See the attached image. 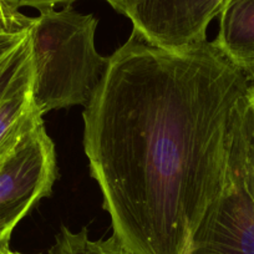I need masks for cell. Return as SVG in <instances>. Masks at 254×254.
<instances>
[{
  "mask_svg": "<svg viewBox=\"0 0 254 254\" xmlns=\"http://www.w3.org/2000/svg\"><path fill=\"white\" fill-rule=\"evenodd\" d=\"M251 75L213 41L173 53L132 30L84 110V148L114 237L185 254L226 182Z\"/></svg>",
  "mask_w": 254,
  "mask_h": 254,
  "instance_id": "1",
  "label": "cell"
},
{
  "mask_svg": "<svg viewBox=\"0 0 254 254\" xmlns=\"http://www.w3.org/2000/svg\"><path fill=\"white\" fill-rule=\"evenodd\" d=\"M31 82L33 75L0 102V163L29 131L43 122L34 106Z\"/></svg>",
  "mask_w": 254,
  "mask_h": 254,
  "instance_id": "7",
  "label": "cell"
},
{
  "mask_svg": "<svg viewBox=\"0 0 254 254\" xmlns=\"http://www.w3.org/2000/svg\"><path fill=\"white\" fill-rule=\"evenodd\" d=\"M28 31H23V33H1L0 34V54L8 53V51L13 50L14 48L23 43L24 39L28 36Z\"/></svg>",
  "mask_w": 254,
  "mask_h": 254,
  "instance_id": "13",
  "label": "cell"
},
{
  "mask_svg": "<svg viewBox=\"0 0 254 254\" xmlns=\"http://www.w3.org/2000/svg\"><path fill=\"white\" fill-rule=\"evenodd\" d=\"M227 0H122L121 14L146 41L173 53L207 41Z\"/></svg>",
  "mask_w": 254,
  "mask_h": 254,
  "instance_id": "5",
  "label": "cell"
},
{
  "mask_svg": "<svg viewBox=\"0 0 254 254\" xmlns=\"http://www.w3.org/2000/svg\"><path fill=\"white\" fill-rule=\"evenodd\" d=\"M11 254H21V253H16V252H11Z\"/></svg>",
  "mask_w": 254,
  "mask_h": 254,
  "instance_id": "16",
  "label": "cell"
},
{
  "mask_svg": "<svg viewBox=\"0 0 254 254\" xmlns=\"http://www.w3.org/2000/svg\"><path fill=\"white\" fill-rule=\"evenodd\" d=\"M244 180L247 188L254 201V127L249 136L248 145L246 151V161H244Z\"/></svg>",
  "mask_w": 254,
  "mask_h": 254,
  "instance_id": "12",
  "label": "cell"
},
{
  "mask_svg": "<svg viewBox=\"0 0 254 254\" xmlns=\"http://www.w3.org/2000/svg\"><path fill=\"white\" fill-rule=\"evenodd\" d=\"M213 43L254 80V0H227Z\"/></svg>",
  "mask_w": 254,
  "mask_h": 254,
  "instance_id": "6",
  "label": "cell"
},
{
  "mask_svg": "<svg viewBox=\"0 0 254 254\" xmlns=\"http://www.w3.org/2000/svg\"><path fill=\"white\" fill-rule=\"evenodd\" d=\"M56 177L55 147L40 122L0 163V238L51 193Z\"/></svg>",
  "mask_w": 254,
  "mask_h": 254,
  "instance_id": "4",
  "label": "cell"
},
{
  "mask_svg": "<svg viewBox=\"0 0 254 254\" xmlns=\"http://www.w3.org/2000/svg\"><path fill=\"white\" fill-rule=\"evenodd\" d=\"M31 23H33V18L24 15L20 11L13 10L3 0H0V34L28 31Z\"/></svg>",
  "mask_w": 254,
  "mask_h": 254,
  "instance_id": "10",
  "label": "cell"
},
{
  "mask_svg": "<svg viewBox=\"0 0 254 254\" xmlns=\"http://www.w3.org/2000/svg\"><path fill=\"white\" fill-rule=\"evenodd\" d=\"M9 243H10V237L0 238V254H11Z\"/></svg>",
  "mask_w": 254,
  "mask_h": 254,
  "instance_id": "14",
  "label": "cell"
},
{
  "mask_svg": "<svg viewBox=\"0 0 254 254\" xmlns=\"http://www.w3.org/2000/svg\"><path fill=\"white\" fill-rule=\"evenodd\" d=\"M254 127L247 110L237 131L226 182L192 232L185 254H254V201L244 180V161Z\"/></svg>",
  "mask_w": 254,
  "mask_h": 254,
  "instance_id": "3",
  "label": "cell"
},
{
  "mask_svg": "<svg viewBox=\"0 0 254 254\" xmlns=\"http://www.w3.org/2000/svg\"><path fill=\"white\" fill-rule=\"evenodd\" d=\"M4 3L10 9L15 11H20L21 8H35L38 10L43 8H55L58 4H71L75 0H3ZM115 10L121 13L122 0H105Z\"/></svg>",
  "mask_w": 254,
  "mask_h": 254,
  "instance_id": "11",
  "label": "cell"
},
{
  "mask_svg": "<svg viewBox=\"0 0 254 254\" xmlns=\"http://www.w3.org/2000/svg\"><path fill=\"white\" fill-rule=\"evenodd\" d=\"M49 254H131L114 236L109 239H90L86 228L75 233L63 227Z\"/></svg>",
  "mask_w": 254,
  "mask_h": 254,
  "instance_id": "8",
  "label": "cell"
},
{
  "mask_svg": "<svg viewBox=\"0 0 254 254\" xmlns=\"http://www.w3.org/2000/svg\"><path fill=\"white\" fill-rule=\"evenodd\" d=\"M33 18L30 39L31 95L43 116L74 105L86 107L106 75L110 58L95 48L99 20L66 4L61 10L43 8Z\"/></svg>",
  "mask_w": 254,
  "mask_h": 254,
  "instance_id": "2",
  "label": "cell"
},
{
  "mask_svg": "<svg viewBox=\"0 0 254 254\" xmlns=\"http://www.w3.org/2000/svg\"><path fill=\"white\" fill-rule=\"evenodd\" d=\"M248 99H249V104H251L252 109L254 110V80H253V82H252V85H251V89H249Z\"/></svg>",
  "mask_w": 254,
  "mask_h": 254,
  "instance_id": "15",
  "label": "cell"
},
{
  "mask_svg": "<svg viewBox=\"0 0 254 254\" xmlns=\"http://www.w3.org/2000/svg\"><path fill=\"white\" fill-rule=\"evenodd\" d=\"M31 75L33 65L28 34L23 43L13 50L0 54V102Z\"/></svg>",
  "mask_w": 254,
  "mask_h": 254,
  "instance_id": "9",
  "label": "cell"
}]
</instances>
